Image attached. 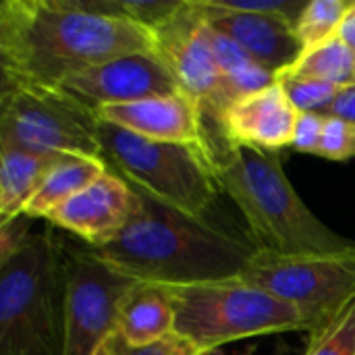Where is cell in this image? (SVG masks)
Wrapping results in <instances>:
<instances>
[{
	"mask_svg": "<svg viewBox=\"0 0 355 355\" xmlns=\"http://www.w3.org/2000/svg\"><path fill=\"white\" fill-rule=\"evenodd\" d=\"M108 168L106 160L102 158H81V156H69L64 158L44 181L40 191L31 198V202L25 206L23 214L31 220L44 218L62 206L67 200L83 191L89 183H94L98 177H102Z\"/></svg>",
	"mask_w": 355,
	"mask_h": 355,
	"instance_id": "cell-18",
	"label": "cell"
},
{
	"mask_svg": "<svg viewBox=\"0 0 355 355\" xmlns=\"http://www.w3.org/2000/svg\"><path fill=\"white\" fill-rule=\"evenodd\" d=\"M210 42H212V50H214L227 94L231 98V104L235 100L250 96L254 92H260L277 81L275 73L264 69L237 42H233L229 35L216 31L214 27H210Z\"/></svg>",
	"mask_w": 355,
	"mask_h": 355,
	"instance_id": "cell-19",
	"label": "cell"
},
{
	"mask_svg": "<svg viewBox=\"0 0 355 355\" xmlns=\"http://www.w3.org/2000/svg\"><path fill=\"white\" fill-rule=\"evenodd\" d=\"M204 12H233V15H260L277 17L295 27L304 6V0H191Z\"/></svg>",
	"mask_w": 355,
	"mask_h": 355,
	"instance_id": "cell-22",
	"label": "cell"
},
{
	"mask_svg": "<svg viewBox=\"0 0 355 355\" xmlns=\"http://www.w3.org/2000/svg\"><path fill=\"white\" fill-rule=\"evenodd\" d=\"M277 83L285 89L287 98L300 112H320L341 92V87L337 85L312 77H300L289 71H281L277 75Z\"/></svg>",
	"mask_w": 355,
	"mask_h": 355,
	"instance_id": "cell-23",
	"label": "cell"
},
{
	"mask_svg": "<svg viewBox=\"0 0 355 355\" xmlns=\"http://www.w3.org/2000/svg\"><path fill=\"white\" fill-rule=\"evenodd\" d=\"M121 349H123V341L116 333H112L108 339L100 343V347L92 355H121Z\"/></svg>",
	"mask_w": 355,
	"mask_h": 355,
	"instance_id": "cell-31",
	"label": "cell"
},
{
	"mask_svg": "<svg viewBox=\"0 0 355 355\" xmlns=\"http://www.w3.org/2000/svg\"><path fill=\"white\" fill-rule=\"evenodd\" d=\"M214 173L241 210L256 248L279 254H341L355 241L329 229L297 196L285 175L281 154L210 137Z\"/></svg>",
	"mask_w": 355,
	"mask_h": 355,
	"instance_id": "cell-3",
	"label": "cell"
},
{
	"mask_svg": "<svg viewBox=\"0 0 355 355\" xmlns=\"http://www.w3.org/2000/svg\"><path fill=\"white\" fill-rule=\"evenodd\" d=\"M300 110L291 104L285 89L272 85L235 100L216 125V135L231 144L262 150L291 148Z\"/></svg>",
	"mask_w": 355,
	"mask_h": 355,
	"instance_id": "cell-14",
	"label": "cell"
},
{
	"mask_svg": "<svg viewBox=\"0 0 355 355\" xmlns=\"http://www.w3.org/2000/svg\"><path fill=\"white\" fill-rule=\"evenodd\" d=\"M69 156L0 144V218L23 214L48 175Z\"/></svg>",
	"mask_w": 355,
	"mask_h": 355,
	"instance_id": "cell-16",
	"label": "cell"
},
{
	"mask_svg": "<svg viewBox=\"0 0 355 355\" xmlns=\"http://www.w3.org/2000/svg\"><path fill=\"white\" fill-rule=\"evenodd\" d=\"M58 241L64 268V355H92L116 331L121 304L137 281L108 266L85 243Z\"/></svg>",
	"mask_w": 355,
	"mask_h": 355,
	"instance_id": "cell-9",
	"label": "cell"
},
{
	"mask_svg": "<svg viewBox=\"0 0 355 355\" xmlns=\"http://www.w3.org/2000/svg\"><path fill=\"white\" fill-rule=\"evenodd\" d=\"M306 355H355V297L329 329L310 339Z\"/></svg>",
	"mask_w": 355,
	"mask_h": 355,
	"instance_id": "cell-24",
	"label": "cell"
},
{
	"mask_svg": "<svg viewBox=\"0 0 355 355\" xmlns=\"http://www.w3.org/2000/svg\"><path fill=\"white\" fill-rule=\"evenodd\" d=\"M324 123H327V116L320 112H302L295 125L291 148L302 154L318 156L320 146H322V135H324Z\"/></svg>",
	"mask_w": 355,
	"mask_h": 355,
	"instance_id": "cell-26",
	"label": "cell"
},
{
	"mask_svg": "<svg viewBox=\"0 0 355 355\" xmlns=\"http://www.w3.org/2000/svg\"><path fill=\"white\" fill-rule=\"evenodd\" d=\"M198 12L208 21L210 27L229 35L254 60H258L264 69H268L275 75L293 67L304 52L295 27L283 19L260 17V15L204 12L200 8Z\"/></svg>",
	"mask_w": 355,
	"mask_h": 355,
	"instance_id": "cell-15",
	"label": "cell"
},
{
	"mask_svg": "<svg viewBox=\"0 0 355 355\" xmlns=\"http://www.w3.org/2000/svg\"><path fill=\"white\" fill-rule=\"evenodd\" d=\"M135 189V187H133ZM137 191V210L110 243L89 248L121 275L150 285H189L239 277L256 254L210 220L193 218Z\"/></svg>",
	"mask_w": 355,
	"mask_h": 355,
	"instance_id": "cell-2",
	"label": "cell"
},
{
	"mask_svg": "<svg viewBox=\"0 0 355 355\" xmlns=\"http://www.w3.org/2000/svg\"><path fill=\"white\" fill-rule=\"evenodd\" d=\"M96 131L102 158L112 173L156 202L208 220L220 191L210 141H152L104 121L96 123Z\"/></svg>",
	"mask_w": 355,
	"mask_h": 355,
	"instance_id": "cell-5",
	"label": "cell"
},
{
	"mask_svg": "<svg viewBox=\"0 0 355 355\" xmlns=\"http://www.w3.org/2000/svg\"><path fill=\"white\" fill-rule=\"evenodd\" d=\"M64 268L46 227L0 264V355H64Z\"/></svg>",
	"mask_w": 355,
	"mask_h": 355,
	"instance_id": "cell-4",
	"label": "cell"
},
{
	"mask_svg": "<svg viewBox=\"0 0 355 355\" xmlns=\"http://www.w3.org/2000/svg\"><path fill=\"white\" fill-rule=\"evenodd\" d=\"M156 52L150 27L96 12L81 0H2V83L52 89L67 77L127 54Z\"/></svg>",
	"mask_w": 355,
	"mask_h": 355,
	"instance_id": "cell-1",
	"label": "cell"
},
{
	"mask_svg": "<svg viewBox=\"0 0 355 355\" xmlns=\"http://www.w3.org/2000/svg\"><path fill=\"white\" fill-rule=\"evenodd\" d=\"M162 287L175 308V333L204 355L241 339L306 333L293 306L241 277Z\"/></svg>",
	"mask_w": 355,
	"mask_h": 355,
	"instance_id": "cell-6",
	"label": "cell"
},
{
	"mask_svg": "<svg viewBox=\"0 0 355 355\" xmlns=\"http://www.w3.org/2000/svg\"><path fill=\"white\" fill-rule=\"evenodd\" d=\"M285 71L347 89L355 85V52L335 35L324 44L304 50L297 62Z\"/></svg>",
	"mask_w": 355,
	"mask_h": 355,
	"instance_id": "cell-20",
	"label": "cell"
},
{
	"mask_svg": "<svg viewBox=\"0 0 355 355\" xmlns=\"http://www.w3.org/2000/svg\"><path fill=\"white\" fill-rule=\"evenodd\" d=\"M52 89L92 116L102 106L183 92L156 52L112 58L67 77Z\"/></svg>",
	"mask_w": 355,
	"mask_h": 355,
	"instance_id": "cell-11",
	"label": "cell"
},
{
	"mask_svg": "<svg viewBox=\"0 0 355 355\" xmlns=\"http://www.w3.org/2000/svg\"><path fill=\"white\" fill-rule=\"evenodd\" d=\"M243 355H252V354H243Z\"/></svg>",
	"mask_w": 355,
	"mask_h": 355,
	"instance_id": "cell-32",
	"label": "cell"
},
{
	"mask_svg": "<svg viewBox=\"0 0 355 355\" xmlns=\"http://www.w3.org/2000/svg\"><path fill=\"white\" fill-rule=\"evenodd\" d=\"M239 277L293 306L312 339L329 329L355 297V250L279 254L258 248Z\"/></svg>",
	"mask_w": 355,
	"mask_h": 355,
	"instance_id": "cell-7",
	"label": "cell"
},
{
	"mask_svg": "<svg viewBox=\"0 0 355 355\" xmlns=\"http://www.w3.org/2000/svg\"><path fill=\"white\" fill-rule=\"evenodd\" d=\"M156 54L164 60L177 83L204 110L206 121L218 125L231 106L212 42L210 25L191 4L183 0L179 10L154 29Z\"/></svg>",
	"mask_w": 355,
	"mask_h": 355,
	"instance_id": "cell-10",
	"label": "cell"
},
{
	"mask_svg": "<svg viewBox=\"0 0 355 355\" xmlns=\"http://www.w3.org/2000/svg\"><path fill=\"white\" fill-rule=\"evenodd\" d=\"M31 218L19 214L15 218H4L0 223V264L12 258L25 241L31 237Z\"/></svg>",
	"mask_w": 355,
	"mask_h": 355,
	"instance_id": "cell-27",
	"label": "cell"
},
{
	"mask_svg": "<svg viewBox=\"0 0 355 355\" xmlns=\"http://www.w3.org/2000/svg\"><path fill=\"white\" fill-rule=\"evenodd\" d=\"M352 6L354 2L347 0H310L295 23V33L304 50L335 37Z\"/></svg>",
	"mask_w": 355,
	"mask_h": 355,
	"instance_id": "cell-21",
	"label": "cell"
},
{
	"mask_svg": "<svg viewBox=\"0 0 355 355\" xmlns=\"http://www.w3.org/2000/svg\"><path fill=\"white\" fill-rule=\"evenodd\" d=\"M98 121L135 133L152 141L166 144H206L210 129L202 106L185 92L144 98L127 104L102 106L94 114Z\"/></svg>",
	"mask_w": 355,
	"mask_h": 355,
	"instance_id": "cell-13",
	"label": "cell"
},
{
	"mask_svg": "<svg viewBox=\"0 0 355 355\" xmlns=\"http://www.w3.org/2000/svg\"><path fill=\"white\" fill-rule=\"evenodd\" d=\"M320 158L329 160H349L355 156V123L343 119L327 116L322 146L318 152Z\"/></svg>",
	"mask_w": 355,
	"mask_h": 355,
	"instance_id": "cell-25",
	"label": "cell"
},
{
	"mask_svg": "<svg viewBox=\"0 0 355 355\" xmlns=\"http://www.w3.org/2000/svg\"><path fill=\"white\" fill-rule=\"evenodd\" d=\"M127 347H148L175 333V308L162 285L137 283L123 300L116 331Z\"/></svg>",
	"mask_w": 355,
	"mask_h": 355,
	"instance_id": "cell-17",
	"label": "cell"
},
{
	"mask_svg": "<svg viewBox=\"0 0 355 355\" xmlns=\"http://www.w3.org/2000/svg\"><path fill=\"white\" fill-rule=\"evenodd\" d=\"M137 210V191L123 177L106 171L83 191L52 210L46 220L89 248L110 243Z\"/></svg>",
	"mask_w": 355,
	"mask_h": 355,
	"instance_id": "cell-12",
	"label": "cell"
},
{
	"mask_svg": "<svg viewBox=\"0 0 355 355\" xmlns=\"http://www.w3.org/2000/svg\"><path fill=\"white\" fill-rule=\"evenodd\" d=\"M320 114L324 116H333V119H343L347 123H355V85L341 89L339 96L320 110Z\"/></svg>",
	"mask_w": 355,
	"mask_h": 355,
	"instance_id": "cell-29",
	"label": "cell"
},
{
	"mask_svg": "<svg viewBox=\"0 0 355 355\" xmlns=\"http://www.w3.org/2000/svg\"><path fill=\"white\" fill-rule=\"evenodd\" d=\"M337 35L355 52V2L354 6L349 8V12L345 15V19L341 23V29H339Z\"/></svg>",
	"mask_w": 355,
	"mask_h": 355,
	"instance_id": "cell-30",
	"label": "cell"
},
{
	"mask_svg": "<svg viewBox=\"0 0 355 355\" xmlns=\"http://www.w3.org/2000/svg\"><path fill=\"white\" fill-rule=\"evenodd\" d=\"M96 123V116L83 112L54 89L0 85V144L102 158Z\"/></svg>",
	"mask_w": 355,
	"mask_h": 355,
	"instance_id": "cell-8",
	"label": "cell"
},
{
	"mask_svg": "<svg viewBox=\"0 0 355 355\" xmlns=\"http://www.w3.org/2000/svg\"><path fill=\"white\" fill-rule=\"evenodd\" d=\"M121 355H204L196 345H191L187 339L179 337L177 333L168 335L166 339L152 343L148 347H127L123 343Z\"/></svg>",
	"mask_w": 355,
	"mask_h": 355,
	"instance_id": "cell-28",
	"label": "cell"
}]
</instances>
